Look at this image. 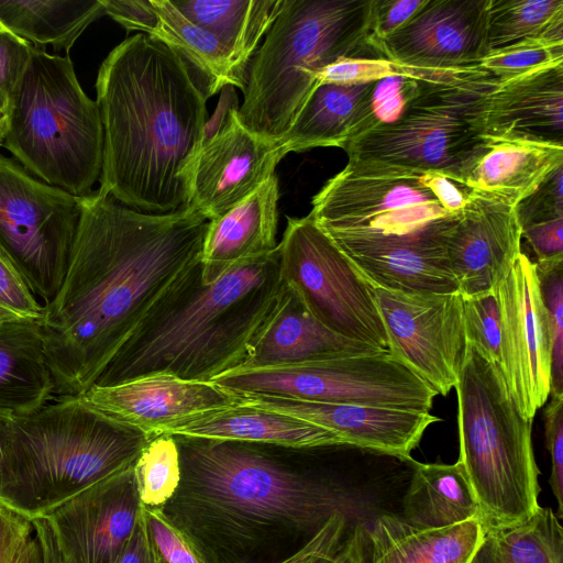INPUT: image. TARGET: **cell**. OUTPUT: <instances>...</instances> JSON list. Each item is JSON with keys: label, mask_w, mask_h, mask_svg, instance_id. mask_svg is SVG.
<instances>
[{"label": "cell", "mask_w": 563, "mask_h": 563, "mask_svg": "<svg viewBox=\"0 0 563 563\" xmlns=\"http://www.w3.org/2000/svg\"><path fill=\"white\" fill-rule=\"evenodd\" d=\"M114 563H154V549L147 528L144 505L128 542Z\"/></svg>", "instance_id": "11a10c76"}, {"label": "cell", "mask_w": 563, "mask_h": 563, "mask_svg": "<svg viewBox=\"0 0 563 563\" xmlns=\"http://www.w3.org/2000/svg\"><path fill=\"white\" fill-rule=\"evenodd\" d=\"M144 511L153 545L166 563H206L192 542L161 508L144 506Z\"/></svg>", "instance_id": "7bdbcfd3"}, {"label": "cell", "mask_w": 563, "mask_h": 563, "mask_svg": "<svg viewBox=\"0 0 563 563\" xmlns=\"http://www.w3.org/2000/svg\"><path fill=\"white\" fill-rule=\"evenodd\" d=\"M460 459L484 526L529 518L540 507L531 427L501 371L466 343L455 385Z\"/></svg>", "instance_id": "52a82bcc"}, {"label": "cell", "mask_w": 563, "mask_h": 563, "mask_svg": "<svg viewBox=\"0 0 563 563\" xmlns=\"http://www.w3.org/2000/svg\"><path fill=\"white\" fill-rule=\"evenodd\" d=\"M534 264L551 340L550 395L563 396V258Z\"/></svg>", "instance_id": "ab89813d"}, {"label": "cell", "mask_w": 563, "mask_h": 563, "mask_svg": "<svg viewBox=\"0 0 563 563\" xmlns=\"http://www.w3.org/2000/svg\"><path fill=\"white\" fill-rule=\"evenodd\" d=\"M80 216L81 197L0 153V253L45 305L64 280Z\"/></svg>", "instance_id": "8fae6325"}, {"label": "cell", "mask_w": 563, "mask_h": 563, "mask_svg": "<svg viewBox=\"0 0 563 563\" xmlns=\"http://www.w3.org/2000/svg\"><path fill=\"white\" fill-rule=\"evenodd\" d=\"M331 563H367L366 528L355 526L342 542Z\"/></svg>", "instance_id": "9f6ffc18"}, {"label": "cell", "mask_w": 563, "mask_h": 563, "mask_svg": "<svg viewBox=\"0 0 563 563\" xmlns=\"http://www.w3.org/2000/svg\"><path fill=\"white\" fill-rule=\"evenodd\" d=\"M189 21L217 37L245 75L263 36L276 20L283 0H170Z\"/></svg>", "instance_id": "1f68e13d"}, {"label": "cell", "mask_w": 563, "mask_h": 563, "mask_svg": "<svg viewBox=\"0 0 563 563\" xmlns=\"http://www.w3.org/2000/svg\"><path fill=\"white\" fill-rule=\"evenodd\" d=\"M96 92L103 126L99 190L150 213L186 205L208 97L184 59L137 33L103 59Z\"/></svg>", "instance_id": "7a4b0ae2"}, {"label": "cell", "mask_w": 563, "mask_h": 563, "mask_svg": "<svg viewBox=\"0 0 563 563\" xmlns=\"http://www.w3.org/2000/svg\"><path fill=\"white\" fill-rule=\"evenodd\" d=\"M106 14L128 32L140 31L150 35L156 25L152 0H101Z\"/></svg>", "instance_id": "816d5d0a"}, {"label": "cell", "mask_w": 563, "mask_h": 563, "mask_svg": "<svg viewBox=\"0 0 563 563\" xmlns=\"http://www.w3.org/2000/svg\"><path fill=\"white\" fill-rule=\"evenodd\" d=\"M287 155L280 141L258 137L231 108L222 125L205 142L197 156L186 206L208 221L229 211L275 175Z\"/></svg>", "instance_id": "e0dca14e"}, {"label": "cell", "mask_w": 563, "mask_h": 563, "mask_svg": "<svg viewBox=\"0 0 563 563\" xmlns=\"http://www.w3.org/2000/svg\"><path fill=\"white\" fill-rule=\"evenodd\" d=\"M19 563H44L42 545L36 534L29 542Z\"/></svg>", "instance_id": "680465c9"}, {"label": "cell", "mask_w": 563, "mask_h": 563, "mask_svg": "<svg viewBox=\"0 0 563 563\" xmlns=\"http://www.w3.org/2000/svg\"><path fill=\"white\" fill-rule=\"evenodd\" d=\"M504 325V377L523 418L550 396L551 340L534 262L523 252L497 287Z\"/></svg>", "instance_id": "9a60e30c"}, {"label": "cell", "mask_w": 563, "mask_h": 563, "mask_svg": "<svg viewBox=\"0 0 563 563\" xmlns=\"http://www.w3.org/2000/svg\"><path fill=\"white\" fill-rule=\"evenodd\" d=\"M560 165L563 146L484 137L461 169L457 183L516 207Z\"/></svg>", "instance_id": "4316f807"}, {"label": "cell", "mask_w": 563, "mask_h": 563, "mask_svg": "<svg viewBox=\"0 0 563 563\" xmlns=\"http://www.w3.org/2000/svg\"><path fill=\"white\" fill-rule=\"evenodd\" d=\"M54 396L40 322L0 324V412L29 415Z\"/></svg>", "instance_id": "f546056e"}, {"label": "cell", "mask_w": 563, "mask_h": 563, "mask_svg": "<svg viewBox=\"0 0 563 563\" xmlns=\"http://www.w3.org/2000/svg\"><path fill=\"white\" fill-rule=\"evenodd\" d=\"M151 437L111 419L81 397H58L11 416L0 474V504L46 517L93 484L133 465Z\"/></svg>", "instance_id": "5b68a950"}, {"label": "cell", "mask_w": 563, "mask_h": 563, "mask_svg": "<svg viewBox=\"0 0 563 563\" xmlns=\"http://www.w3.org/2000/svg\"><path fill=\"white\" fill-rule=\"evenodd\" d=\"M377 353L385 352L329 330L283 283L272 313L240 367H274Z\"/></svg>", "instance_id": "cb8c5ba5"}, {"label": "cell", "mask_w": 563, "mask_h": 563, "mask_svg": "<svg viewBox=\"0 0 563 563\" xmlns=\"http://www.w3.org/2000/svg\"><path fill=\"white\" fill-rule=\"evenodd\" d=\"M80 397L104 416L150 437L195 416L241 402L235 394L212 382L162 373L112 386H91Z\"/></svg>", "instance_id": "ffe728a7"}, {"label": "cell", "mask_w": 563, "mask_h": 563, "mask_svg": "<svg viewBox=\"0 0 563 563\" xmlns=\"http://www.w3.org/2000/svg\"><path fill=\"white\" fill-rule=\"evenodd\" d=\"M478 66L460 69H431L402 65L386 58H342L323 68L317 77L321 84H356L402 76L418 81H455L483 73Z\"/></svg>", "instance_id": "74e56055"}, {"label": "cell", "mask_w": 563, "mask_h": 563, "mask_svg": "<svg viewBox=\"0 0 563 563\" xmlns=\"http://www.w3.org/2000/svg\"><path fill=\"white\" fill-rule=\"evenodd\" d=\"M134 465L84 489L44 517L63 563H114L142 510Z\"/></svg>", "instance_id": "2e32d148"}, {"label": "cell", "mask_w": 563, "mask_h": 563, "mask_svg": "<svg viewBox=\"0 0 563 563\" xmlns=\"http://www.w3.org/2000/svg\"><path fill=\"white\" fill-rule=\"evenodd\" d=\"M375 81L318 85L280 140L287 154L344 145L368 129Z\"/></svg>", "instance_id": "f1b7e54d"}, {"label": "cell", "mask_w": 563, "mask_h": 563, "mask_svg": "<svg viewBox=\"0 0 563 563\" xmlns=\"http://www.w3.org/2000/svg\"><path fill=\"white\" fill-rule=\"evenodd\" d=\"M521 236L536 255L533 262L563 258V218L525 227Z\"/></svg>", "instance_id": "f5cc1de1"}, {"label": "cell", "mask_w": 563, "mask_h": 563, "mask_svg": "<svg viewBox=\"0 0 563 563\" xmlns=\"http://www.w3.org/2000/svg\"><path fill=\"white\" fill-rule=\"evenodd\" d=\"M374 0H283L246 70L241 123L278 142L317 87V77L342 58H383L372 42Z\"/></svg>", "instance_id": "8992f818"}, {"label": "cell", "mask_w": 563, "mask_h": 563, "mask_svg": "<svg viewBox=\"0 0 563 563\" xmlns=\"http://www.w3.org/2000/svg\"><path fill=\"white\" fill-rule=\"evenodd\" d=\"M208 224L186 205L150 213L99 189L81 197L66 274L40 323L57 398L95 384L156 301L200 262Z\"/></svg>", "instance_id": "6da1fadb"}, {"label": "cell", "mask_w": 563, "mask_h": 563, "mask_svg": "<svg viewBox=\"0 0 563 563\" xmlns=\"http://www.w3.org/2000/svg\"><path fill=\"white\" fill-rule=\"evenodd\" d=\"M134 471L141 504L148 508L163 507L180 482V456L175 438L168 434L151 437Z\"/></svg>", "instance_id": "8d00e7d4"}, {"label": "cell", "mask_w": 563, "mask_h": 563, "mask_svg": "<svg viewBox=\"0 0 563 563\" xmlns=\"http://www.w3.org/2000/svg\"><path fill=\"white\" fill-rule=\"evenodd\" d=\"M212 383L239 396L430 412L437 391L389 353L274 367H238Z\"/></svg>", "instance_id": "30bf717a"}, {"label": "cell", "mask_w": 563, "mask_h": 563, "mask_svg": "<svg viewBox=\"0 0 563 563\" xmlns=\"http://www.w3.org/2000/svg\"><path fill=\"white\" fill-rule=\"evenodd\" d=\"M343 511L333 512L294 554L278 563H331L347 531Z\"/></svg>", "instance_id": "7dc6e473"}, {"label": "cell", "mask_w": 563, "mask_h": 563, "mask_svg": "<svg viewBox=\"0 0 563 563\" xmlns=\"http://www.w3.org/2000/svg\"><path fill=\"white\" fill-rule=\"evenodd\" d=\"M450 230L411 238L330 239L373 287L452 294L459 292V287L446 255Z\"/></svg>", "instance_id": "7402d4cb"}, {"label": "cell", "mask_w": 563, "mask_h": 563, "mask_svg": "<svg viewBox=\"0 0 563 563\" xmlns=\"http://www.w3.org/2000/svg\"><path fill=\"white\" fill-rule=\"evenodd\" d=\"M2 146L46 184L78 197L92 192L102 169V120L68 54L51 55L33 46Z\"/></svg>", "instance_id": "ba28073f"}, {"label": "cell", "mask_w": 563, "mask_h": 563, "mask_svg": "<svg viewBox=\"0 0 563 563\" xmlns=\"http://www.w3.org/2000/svg\"><path fill=\"white\" fill-rule=\"evenodd\" d=\"M161 434L307 450L345 445L333 432L297 417L240 402L176 423Z\"/></svg>", "instance_id": "484cf974"}, {"label": "cell", "mask_w": 563, "mask_h": 563, "mask_svg": "<svg viewBox=\"0 0 563 563\" xmlns=\"http://www.w3.org/2000/svg\"><path fill=\"white\" fill-rule=\"evenodd\" d=\"M498 78L487 71L455 81H420L399 119L377 124L343 147L356 169L433 170L457 183L484 142V112Z\"/></svg>", "instance_id": "9c48e42d"}, {"label": "cell", "mask_w": 563, "mask_h": 563, "mask_svg": "<svg viewBox=\"0 0 563 563\" xmlns=\"http://www.w3.org/2000/svg\"><path fill=\"white\" fill-rule=\"evenodd\" d=\"M3 30L2 25L0 24V31Z\"/></svg>", "instance_id": "be15d7a7"}, {"label": "cell", "mask_w": 563, "mask_h": 563, "mask_svg": "<svg viewBox=\"0 0 563 563\" xmlns=\"http://www.w3.org/2000/svg\"><path fill=\"white\" fill-rule=\"evenodd\" d=\"M33 532L32 520L0 504V563H19Z\"/></svg>", "instance_id": "f907efd6"}, {"label": "cell", "mask_w": 563, "mask_h": 563, "mask_svg": "<svg viewBox=\"0 0 563 563\" xmlns=\"http://www.w3.org/2000/svg\"><path fill=\"white\" fill-rule=\"evenodd\" d=\"M484 534L479 519L443 528H420L394 514L366 529L367 563H470Z\"/></svg>", "instance_id": "83f0119b"}, {"label": "cell", "mask_w": 563, "mask_h": 563, "mask_svg": "<svg viewBox=\"0 0 563 563\" xmlns=\"http://www.w3.org/2000/svg\"><path fill=\"white\" fill-rule=\"evenodd\" d=\"M152 540V539H151ZM153 543V542H152ZM153 549H154V563H166L163 558L157 553V551L155 550L154 545H153Z\"/></svg>", "instance_id": "6125c7cd"}, {"label": "cell", "mask_w": 563, "mask_h": 563, "mask_svg": "<svg viewBox=\"0 0 563 563\" xmlns=\"http://www.w3.org/2000/svg\"><path fill=\"white\" fill-rule=\"evenodd\" d=\"M279 271L313 317L332 332L390 353L374 287L310 214L288 218Z\"/></svg>", "instance_id": "4fadbf2b"}, {"label": "cell", "mask_w": 563, "mask_h": 563, "mask_svg": "<svg viewBox=\"0 0 563 563\" xmlns=\"http://www.w3.org/2000/svg\"><path fill=\"white\" fill-rule=\"evenodd\" d=\"M278 199V179L273 175L229 211L209 221L200 258L205 284L277 247Z\"/></svg>", "instance_id": "d4e9b609"}, {"label": "cell", "mask_w": 563, "mask_h": 563, "mask_svg": "<svg viewBox=\"0 0 563 563\" xmlns=\"http://www.w3.org/2000/svg\"><path fill=\"white\" fill-rule=\"evenodd\" d=\"M390 353L446 396L456 385L466 349L460 292H409L374 287Z\"/></svg>", "instance_id": "5bb4252c"}, {"label": "cell", "mask_w": 563, "mask_h": 563, "mask_svg": "<svg viewBox=\"0 0 563 563\" xmlns=\"http://www.w3.org/2000/svg\"><path fill=\"white\" fill-rule=\"evenodd\" d=\"M420 179L445 211L451 214H460L463 211L471 192L468 187L433 170H421Z\"/></svg>", "instance_id": "db71d44e"}, {"label": "cell", "mask_w": 563, "mask_h": 563, "mask_svg": "<svg viewBox=\"0 0 563 563\" xmlns=\"http://www.w3.org/2000/svg\"><path fill=\"white\" fill-rule=\"evenodd\" d=\"M241 402L287 413L336 434L345 445L410 460L427 428L440 421L430 412L349 404L316 402L263 396H239Z\"/></svg>", "instance_id": "44dd1931"}, {"label": "cell", "mask_w": 563, "mask_h": 563, "mask_svg": "<svg viewBox=\"0 0 563 563\" xmlns=\"http://www.w3.org/2000/svg\"><path fill=\"white\" fill-rule=\"evenodd\" d=\"M423 2L424 0H374L371 32L373 45L379 55V44L408 22Z\"/></svg>", "instance_id": "681fc988"}, {"label": "cell", "mask_w": 563, "mask_h": 563, "mask_svg": "<svg viewBox=\"0 0 563 563\" xmlns=\"http://www.w3.org/2000/svg\"><path fill=\"white\" fill-rule=\"evenodd\" d=\"M544 416L545 446L551 459L550 486L558 501L556 517L563 518V396H549Z\"/></svg>", "instance_id": "c3c4849f"}, {"label": "cell", "mask_w": 563, "mask_h": 563, "mask_svg": "<svg viewBox=\"0 0 563 563\" xmlns=\"http://www.w3.org/2000/svg\"><path fill=\"white\" fill-rule=\"evenodd\" d=\"M464 327L466 343L504 375V325L497 289L464 298Z\"/></svg>", "instance_id": "f35d334b"}, {"label": "cell", "mask_w": 563, "mask_h": 563, "mask_svg": "<svg viewBox=\"0 0 563 563\" xmlns=\"http://www.w3.org/2000/svg\"><path fill=\"white\" fill-rule=\"evenodd\" d=\"M34 533L38 538L44 556V563H63L56 547L52 530L45 518L32 520Z\"/></svg>", "instance_id": "6f0895ef"}, {"label": "cell", "mask_w": 563, "mask_h": 563, "mask_svg": "<svg viewBox=\"0 0 563 563\" xmlns=\"http://www.w3.org/2000/svg\"><path fill=\"white\" fill-rule=\"evenodd\" d=\"M282 288L278 245L211 284L202 282L198 262L156 301L92 386L157 373L212 382L244 364Z\"/></svg>", "instance_id": "277c9868"}, {"label": "cell", "mask_w": 563, "mask_h": 563, "mask_svg": "<svg viewBox=\"0 0 563 563\" xmlns=\"http://www.w3.org/2000/svg\"><path fill=\"white\" fill-rule=\"evenodd\" d=\"M521 240L516 207L471 189L445 243L462 297L497 289L522 252Z\"/></svg>", "instance_id": "d6986e66"}, {"label": "cell", "mask_w": 563, "mask_h": 563, "mask_svg": "<svg viewBox=\"0 0 563 563\" xmlns=\"http://www.w3.org/2000/svg\"><path fill=\"white\" fill-rule=\"evenodd\" d=\"M559 62H563V42L531 40L489 52L477 66L503 80Z\"/></svg>", "instance_id": "60d3db41"}, {"label": "cell", "mask_w": 563, "mask_h": 563, "mask_svg": "<svg viewBox=\"0 0 563 563\" xmlns=\"http://www.w3.org/2000/svg\"><path fill=\"white\" fill-rule=\"evenodd\" d=\"M156 25L150 36L167 45L199 73L209 98L231 85L245 88V75L228 48L211 33L184 16L170 0H152Z\"/></svg>", "instance_id": "d6a6232c"}, {"label": "cell", "mask_w": 563, "mask_h": 563, "mask_svg": "<svg viewBox=\"0 0 563 563\" xmlns=\"http://www.w3.org/2000/svg\"><path fill=\"white\" fill-rule=\"evenodd\" d=\"M44 306L15 267L0 253V324L40 322Z\"/></svg>", "instance_id": "b9f144b4"}, {"label": "cell", "mask_w": 563, "mask_h": 563, "mask_svg": "<svg viewBox=\"0 0 563 563\" xmlns=\"http://www.w3.org/2000/svg\"><path fill=\"white\" fill-rule=\"evenodd\" d=\"M419 85L420 81L402 76L375 81L371 97L368 129L399 119L408 103L418 93Z\"/></svg>", "instance_id": "ee69618b"}, {"label": "cell", "mask_w": 563, "mask_h": 563, "mask_svg": "<svg viewBox=\"0 0 563 563\" xmlns=\"http://www.w3.org/2000/svg\"><path fill=\"white\" fill-rule=\"evenodd\" d=\"M33 46L4 29L0 31V110L8 114L30 64Z\"/></svg>", "instance_id": "f6af8a7d"}, {"label": "cell", "mask_w": 563, "mask_h": 563, "mask_svg": "<svg viewBox=\"0 0 563 563\" xmlns=\"http://www.w3.org/2000/svg\"><path fill=\"white\" fill-rule=\"evenodd\" d=\"M9 130V114L0 110V145H2Z\"/></svg>", "instance_id": "94428289"}, {"label": "cell", "mask_w": 563, "mask_h": 563, "mask_svg": "<svg viewBox=\"0 0 563 563\" xmlns=\"http://www.w3.org/2000/svg\"><path fill=\"white\" fill-rule=\"evenodd\" d=\"M483 528L470 563H563V528L550 507L515 523Z\"/></svg>", "instance_id": "e575fe53"}, {"label": "cell", "mask_w": 563, "mask_h": 563, "mask_svg": "<svg viewBox=\"0 0 563 563\" xmlns=\"http://www.w3.org/2000/svg\"><path fill=\"white\" fill-rule=\"evenodd\" d=\"M483 128L484 137L563 146V62L498 80Z\"/></svg>", "instance_id": "603a6c76"}, {"label": "cell", "mask_w": 563, "mask_h": 563, "mask_svg": "<svg viewBox=\"0 0 563 563\" xmlns=\"http://www.w3.org/2000/svg\"><path fill=\"white\" fill-rule=\"evenodd\" d=\"M180 482L161 509L206 563L271 537L319 529L339 495L264 444L174 437Z\"/></svg>", "instance_id": "3957f363"}, {"label": "cell", "mask_w": 563, "mask_h": 563, "mask_svg": "<svg viewBox=\"0 0 563 563\" xmlns=\"http://www.w3.org/2000/svg\"><path fill=\"white\" fill-rule=\"evenodd\" d=\"M106 14L101 0H0V24L36 47L68 54L84 31Z\"/></svg>", "instance_id": "836d02e7"}, {"label": "cell", "mask_w": 563, "mask_h": 563, "mask_svg": "<svg viewBox=\"0 0 563 563\" xmlns=\"http://www.w3.org/2000/svg\"><path fill=\"white\" fill-rule=\"evenodd\" d=\"M421 170L345 166L312 198L309 213L330 238H411L449 231L445 211L420 179Z\"/></svg>", "instance_id": "7c38bea8"}, {"label": "cell", "mask_w": 563, "mask_h": 563, "mask_svg": "<svg viewBox=\"0 0 563 563\" xmlns=\"http://www.w3.org/2000/svg\"><path fill=\"white\" fill-rule=\"evenodd\" d=\"M516 211L521 229L563 218V165L551 172L538 188L522 199Z\"/></svg>", "instance_id": "bcb514c9"}, {"label": "cell", "mask_w": 563, "mask_h": 563, "mask_svg": "<svg viewBox=\"0 0 563 563\" xmlns=\"http://www.w3.org/2000/svg\"><path fill=\"white\" fill-rule=\"evenodd\" d=\"M489 0H424L378 46L383 58L431 69L474 67L488 54Z\"/></svg>", "instance_id": "ac0fdd59"}, {"label": "cell", "mask_w": 563, "mask_h": 563, "mask_svg": "<svg viewBox=\"0 0 563 563\" xmlns=\"http://www.w3.org/2000/svg\"><path fill=\"white\" fill-rule=\"evenodd\" d=\"M412 474L401 517L420 528H443L479 519V507L460 461L453 464L409 460Z\"/></svg>", "instance_id": "4dcf8cb0"}, {"label": "cell", "mask_w": 563, "mask_h": 563, "mask_svg": "<svg viewBox=\"0 0 563 563\" xmlns=\"http://www.w3.org/2000/svg\"><path fill=\"white\" fill-rule=\"evenodd\" d=\"M531 40L563 42V0H489L488 53Z\"/></svg>", "instance_id": "d590c367"}, {"label": "cell", "mask_w": 563, "mask_h": 563, "mask_svg": "<svg viewBox=\"0 0 563 563\" xmlns=\"http://www.w3.org/2000/svg\"><path fill=\"white\" fill-rule=\"evenodd\" d=\"M11 416L0 412V474L3 467L5 457V448L8 439V424Z\"/></svg>", "instance_id": "91938a15"}]
</instances>
